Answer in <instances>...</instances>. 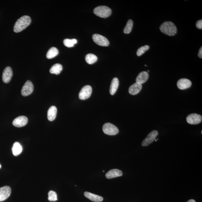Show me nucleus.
<instances>
[{
	"mask_svg": "<svg viewBox=\"0 0 202 202\" xmlns=\"http://www.w3.org/2000/svg\"><path fill=\"white\" fill-rule=\"evenodd\" d=\"M59 53V50L55 47L50 48L47 53L46 57L48 59H51L56 57Z\"/></svg>",
	"mask_w": 202,
	"mask_h": 202,
	"instance_id": "obj_22",
	"label": "nucleus"
},
{
	"mask_svg": "<svg viewBox=\"0 0 202 202\" xmlns=\"http://www.w3.org/2000/svg\"><path fill=\"white\" fill-rule=\"evenodd\" d=\"M28 119L27 117L24 116H19L14 120L13 124L14 126L17 127H21L27 124Z\"/></svg>",
	"mask_w": 202,
	"mask_h": 202,
	"instance_id": "obj_11",
	"label": "nucleus"
},
{
	"mask_svg": "<svg viewBox=\"0 0 202 202\" xmlns=\"http://www.w3.org/2000/svg\"><path fill=\"white\" fill-rule=\"evenodd\" d=\"M57 113V107L55 106H52L49 109L47 117L50 121H53L55 119Z\"/></svg>",
	"mask_w": 202,
	"mask_h": 202,
	"instance_id": "obj_19",
	"label": "nucleus"
},
{
	"mask_svg": "<svg viewBox=\"0 0 202 202\" xmlns=\"http://www.w3.org/2000/svg\"><path fill=\"white\" fill-rule=\"evenodd\" d=\"M31 22L30 17L24 15L17 21L14 27V31L15 33L21 32L30 24Z\"/></svg>",
	"mask_w": 202,
	"mask_h": 202,
	"instance_id": "obj_1",
	"label": "nucleus"
},
{
	"mask_svg": "<svg viewBox=\"0 0 202 202\" xmlns=\"http://www.w3.org/2000/svg\"><path fill=\"white\" fill-rule=\"evenodd\" d=\"M149 46L148 45H144V46L141 47L137 50V56H140L141 55H143L146 51L149 50Z\"/></svg>",
	"mask_w": 202,
	"mask_h": 202,
	"instance_id": "obj_27",
	"label": "nucleus"
},
{
	"mask_svg": "<svg viewBox=\"0 0 202 202\" xmlns=\"http://www.w3.org/2000/svg\"><path fill=\"white\" fill-rule=\"evenodd\" d=\"M84 196L86 198L91 200V201L95 202H101L103 201V198L102 197L98 195L92 194V193L85 192Z\"/></svg>",
	"mask_w": 202,
	"mask_h": 202,
	"instance_id": "obj_17",
	"label": "nucleus"
},
{
	"mask_svg": "<svg viewBox=\"0 0 202 202\" xmlns=\"http://www.w3.org/2000/svg\"><path fill=\"white\" fill-rule=\"evenodd\" d=\"M11 191L9 186H6L0 188V202L7 199L11 195Z\"/></svg>",
	"mask_w": 202,
	"mask_h": 202,
	"instance_id": "obj_10",
	"label": "nucleus"
},
{
	"mask_svg": "<svg viewBox=\"0 0 202 202\" xmlns=\"http://www.w3.org/2000/svg\"><path fill=\"white\" fill-rule=\"evenodd\" d=\"M1 168V164H0V168Z\"/></svg>",
	"mask_w": 202,
	"mask_h": 202,
	"instance_id": "obj_32",
	"label": "nucleus"
},
{
	"mask_svg": "<svg viewBox=\"0 0 202 202\" xmlns=\"http://www.w3.org/2000/svg\"><path fill=\"white\" fill-rule=\"evenodd\" d=\"M48 200L50 201H55L57 200V194L55 192L50 191L48 193Z\"/></svg>",
	"mask_w": 202,
	"mask_h": 202,
	"instance_id": "obj_26",
	"label": "nucleus"
},
{
	"mask_svg": "<svg viewBox=\"0 0 202 202\" xmlns=\"http://www.w3.org/2000/svg\"><path fill=\"white\" fill-rule=\"evenodd\" d=\"M119 85V81L118 78H114L111 82L110 88V93L111 95H114L117 91Z\"/></svg>",
	"mask_w": 202,
	"mask_h": 202,
	"instance_id": "obj_18",
	"label": "nucleus"
},
{
	"mask_svg": "<svg viewBox=\"0 0 202 202\" xmlns=\"http://www.w3.org/2000/svg\"><path fill=\"white\" fill-rule=\"evenodd\" d=\"M34 86L32 82L30 81H27L23 85L22 88L21 93L23 96L30 95L33 93L34 91Z\"/></svg>",
	"mask_w": 202,
	"mask_h": 202,
	"instance_id": "obj_7",
	"label": "nucleus"
},
{
	"mask_svg": "<svg viewBox=\"0 0 202 202\" xmlns=\"http://www.w3.org/2000/svg\"><path fill=\"white\" fill-rule=\"evenodd\" d=\"M147 72V73H148H148L149 72V71L148 70L147 71V72Z\"/></svg>",
	"mask_w": 202,
	"mask_h": 202,
	"instance_id": "obj_31",
	"label": "nucleus"
},
{
	"mask_svg": "<svg viewBox=\"0 0 202 202\" xmlns=\"http://www.w3.org/2000/svg\"><path fill=\"white\" fill-rule=\"evenodd\" d=\"M22 146L18 142L14 143L12 148V151L14 156H18L22 153Z\"/></svg>",
	"mask_w": 202,
	"mask_h": 202,
	"instance_id": "obj_20",
	"label": "nucleus"
},
{
	"mask_svg": "<svg viewBox=\"0 0 202 202\" xmlns=\"http://www.w3.org/2000/svg\"><path fill=\"white\" fill-rule=\"evenodd\" d=\"M93 39L94 42L97 44L103 46H107L109 42L107 38L100 34H95L93 35Z\"/></svg>",
	"mask_w": 202,
	"mask_h": 202,
	"instance_id": "obj_6",
	"label": "nucleus"
},
{
	"mask_svg": "<svg viewBox=\"0 0 202 202\" xmlns=\"http://www.w3.org/2000/svg\"><path fill=\"white\" fill-rule=\"evenodd\" d=\"M77 42V40L75 39H66L63 41L64 45L69 48L72 47Z\"/></svg>",
	"mask_w": 202,
	"mask_h": 202,
	"instance_id": "obj_24",
	"label": "nucleus"
},
{
	"mask_svg": "<svg viewBox=\"0 0 202 202\" xmlns=\"http://www.w3.org/2000/svg\"><path fill=\"white\" fill-rule=\"evenodd\" d=\"M142 84L135 83L130 87L128 90L129 93L133 95H137L142 90Z\"/></svg>",
	"mask_w": 202,
	"mask_h": 202,
	"instance_id": "obj_14",
	"label": "nucleus"
},
{
	"mask_svg": "<svg viewBox=\"0 0 202 202\" xmlns=\"http://www.w3.org/2000/svg\"><path fill=\"white\" fill-rule=\"evenodd\" d=\"M63 69V67L61 64L57 63L54 65L50 68V72L52 74L58 75L60 74Z\"/></svg>",
	"mask_w": 202,
	"mask_h": 202,
	"instance_id": "obj_21",
	"label": "nucleus"
},
{
	"mask_svg": "<svg viewBox=\"0 0 202 202\" xmlns=\"http://www.w3.org/2000/svg\"><path fill=\"white\" fill-rule=\"evenodd\" d=\"M202 120L201 115L197 114H192L189 115L186 118L188 123L192 125L199 124L201 123Z\"/></svg>",
	"mask_w": 202,
	"mask_h": 202,
	"instance_id": "obj_8",
	"label": "nucleus"
},
{
	"mask_svg": "<svg viewBox=\"0 0 202 202\" xmlns=\"http://www.w3.org/2000/svg\"><path fill=\"white\" fill-rule=\"evenodd\" d=\"M133 25V22L131 20H129L126 26L123 29V33L125 34H129L131 32Z\"/></svg>",
	"mask_w": 202,
	"mask_h": 202,
	"instance_id": "obj_25",
	"label": "nucleus"
},
{
	"mask_svg": "<svg viewBox=\"0 0 202 202\" xmlns=\"http://www.w3.org/2000/svg\"><path fill=\"white\" fill-rule=\"evenodd\" d=\"M196 26L197 28L198 29H202V20H200L196 22Z\"/></svg>",
	"mask_w": 202,
	"mask_h": 202,
	"instance_id": "obj_28",
	"label": "nucleus"
},
{
	"mask_svg": "<svg viewBox=\"0 0 202 202\" xmlns=\"http://www.w3.org/2000/svg\"><path fill=\"white\" fill-rule=\"evenodd\" d=\"M149 75L148 73L143 71L139 73L136 79V83L142 84L145 83L148 79Z\"/></svg>",
	"mask_w": 202,
	"mask_h": 202,
	"instance_id": "obj_16",
	"label": "nucleus"
},
{
	"mask_svg": "<svg viewBox=\"0 0 202 202\" xmlns=\"http://www.w3.org/2000/svg\"><path fill=\"white\" fill-rule=\"evenodd\" d=\"M192 82L190 80L182 78L179 79L177 82V86L179 89L183 90L188 88L191 86Z\"/></svg>",
	"mask_w": 202,
	"mask_h": 202,
	"instance_id": "obj_12",
	"label": "nucleus"
},
{
	"mask_svg": "<svg viewBox=\"0 0 202 202\" xmlns=\"http://www.w3.org/2000/svg\"><path fill=\"white\" fill-rule=\"evenodd\" d=\"M93 12L97 16L101 18H106L110 16L112 13V10L110 8L107 6H100L94 9Z\"/></svg>",
	"mask_w": 202,
	"mask_h": 202,
	"instance_id": "obj_3",
	"label": "nucleus"
},
{
	"mask_svg": "<svg viewBox=\"0 0 202 202\" xmlns=\"http://www.w3.org/2000/svg\"><path fill=\"white\" fill-rule=\"evenodd\" d=\"M103 130L104 133L108 135H115L119 133L117 127L110 123H105L103 127Z\"/></svg>",
	"mask_w": 202,
	"mask_h": 202,
	"instance_id": "obj_4",
	"label": "nucleus"
},
{
	"mask_svg": "<svg viewBox=\"0 0 202 202\" xmlns=\"http://www.w3.org/2000/svg\"><path fill=\"white\" fill-rule=\"evenodd\" d=\"M160 31L164 34L169 36H173L177 34V29L175 24L171 22H165L160 27Z\"/></svg>",
	"mask_w": 202,
	"mask_h": 202,
	"instance_id": "obj_2",
	"label": "nucleus"
},
{
	"mask_svg": "<svg viewBox=\"0 0 202 202\" xmlns=\"http://www.w3.org/2000/svg\"><path fill=\"white\" fill-rule=\"evenodd\" d=\"M158 135V133L157 131L154 130L151 131L143 141L142 143V146H148L149 144H151L152 143L156 140V137H157Z\"/></svg>",
	"mask_w": 202,
	"mask_h": 202,
	"instance_id": "obj_9",
	"label": "nucleus"
},
{
	"mask_svg": "<svg viewBox=\"0 0 202 202\" xmlns=\"http://www.w3.org/2000/svg\"><path fill=\"white\" fill-rule=\"evenodd\" d=\"M92 93V88L90 85H85L81 89L79 93V97L82 100H85L90 98Z\"/></svg>",
	"mask_w": 202,
	"mask_h": 202,
	"instance_id": "obj_5",
	"label": "nucleus"
},
{
	"mask_svg": "<svg viewBox=\"0 0 202 202\" xmlns=\"http://www.w3.org/2000/svg\"><path fill=\"white\" fill-rule=\"evenodd\" d=\"M145 67H147V65H145Z\"/></svg>",
	"mask_w": 202,
	"mask_h": 202,
	"instance_id": "obj_33",
	"label": "nucleus"
},
{
	"mask_svg": "<svg viewBox=\"0 0 202 202\" xmlns=\"http://www.w3.org/2000/svg\"><path fill=\"white\" fill-rule=\"evenodd\" d=\"M187 202H196L194 200H189Z\"/></svg>",
	"mask_w": 202,
	"mask_h": 202,
	"instance_id": "obj_30",
	"label": "nucleus"
},
{
	"mask_svg": "<svg viewBox=\"0 0 202 202\" xmlns=\"http://www.w3.org/2000/svg\"><path fill=\"white\" fill-rule=\"evenodd\" d=\"M123 175V172L121 170L116 169L109 171L106 174V177L108 179H111L115 177L121 176Z\"/></svg>",
	"mask_w": 202,
	"mask_h": 202,
	"instance_id": "obj_15",
	"label": "nucleus"
},
{
	"mask_svg": "<svg viewBox=\"0 0 202 202\" xmlns=\"http://www.w3.org/2000/svg\"><path fill=\"white\" fill-rule=\"evenodd\" d=\"M198 56L199 58L202 59V47H201V48H200V49L198 52Z\"/></svg>",
	"mask_w": 202,
	"mask_h": 202,
	"instance_id": "obj_29",
	"label": "nucleus"
},
{
	"mask_svg": "<svg viewBox=\"0 0 202 202\" xmlns=\"http://www.w3.org/2000/svg\"><path fill=\"white\" fill-rule=\"evenodd\" d=\"M13 73L11 67H7L3 71L2 74L3 81L5 83H8L11 81Z\"/></svg>",
	"mask_w": 202,
	"mask_h": 202,
	"instance_id": "obj_13",
	"label": "nucleus"
},
{
	"mask_svg": "<svg viewBox=\"0 0 202 202\" xmlns=\"http://www.w3.org/2000/svg\"><path fill=\"white\" fill-rule=\"evenodd\" d=\"M156 140V141H157V140Z\"/></svg>",
	"mask_w": 202,
	"mask_h": 202,
	"instance_id": "obj_34",
	"label": "nucleus"
},
{
	"mask_svg": "<svg viewBox=\"0 0 202 202\" xmlns=\"http://www.w3.org/2000/svg\"><path fill=\"white\" fill-rule=\"evenodd\" d=\"M85 60L88 64H93L97 62V57L94 54H88L85 56Z\"/></svg>",
	"mask_w": 202,
	"mask_h": 202,
	"instance_id": "obj_23",
	"label": "nucleus"
}]
</instances>
